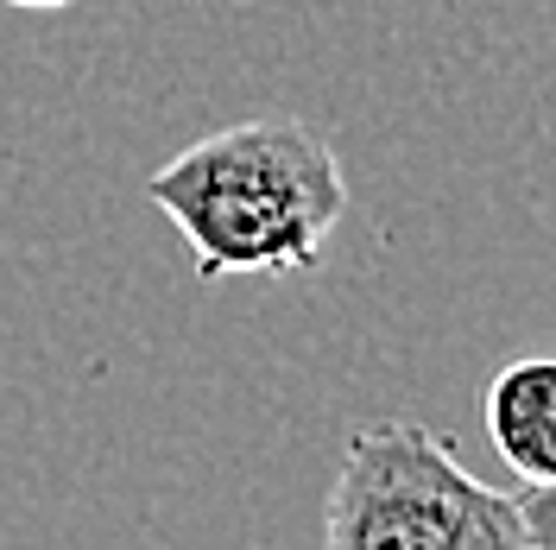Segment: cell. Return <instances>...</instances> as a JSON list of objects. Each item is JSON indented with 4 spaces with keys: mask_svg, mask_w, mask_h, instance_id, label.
I'll list each match as a JSON object with an SVG mask.
<instances>
[{
    "mask_svg": "<svg viewBox=\"0 0 556 550\" xmlns=\"http://www.w3.org/2000/svg\"><path fill=\"white\" fill-rule=\"evenodd\" d=\"M146 197L172 215L197 278L222 285L311 273L348 215V177L316 127L266 114L184 146L146 177Z\"/></svg>",
    "mask_w": 556,
    "mask_h": 550,
    "instance_id": "obj_1",
    "label": "cell"
},
{
    "mask_svg": "<svg viewBox=\"0 0 556 550\" xmlns=\"http://www.w3.org/2000/svg\"><path fill=\"white\" fill-rule=\"evenodd\" d=\"M486 437L519 482H556V354H525L493 374Z\"/></svg>",
    "mask_w": 556,
    "mask_h": 550,
    "instance_id": "obj_3",
    "label": "cell"
},
{
    "mask_svg": "<svg viewBox=\"0 0 556 550\" xmlns=\"http://www.w3.org/2000/svg\"><path fill=\"white\" fill-rule=\"evenodd\" d=\"M323 550H531L519 500L462 468L430 424L380 417L348 437L329 507Z\"/></svg>",
    "mask_w": 556,
    "mask_h": 550,
    "instance_id": "obj_2",
    "label": "cell"
},
{
    "mask_svg": "<svg viewBox=\"0 0 556 550\" xmlns=\"http://www.w3.org/2000/svg\"><path fill=\"white\" fill-rule=\"evenodd\" d=\"M519 525L531 550H556V482H519Z\"/></svg>",
    "mask_w": 556,
    "mask_h": 550,
    "instance_id": "obj_4",
    "label": "cell"
},
{
    "mask_svg": "<svg viewBox=\"0 0 556 550\" xmlns=\"http://www.w3.org/2000/svg\"><path fill=\"white\" fill-rule=\"evenodd\" d=\"M0 7H20V13H64L76 0H0Z\"/></svg>",
    "mask_w": 556,
    "mask_h": 550,
    "instance_id": "obj_5",
    "label": "cell"
}]
</instances>
